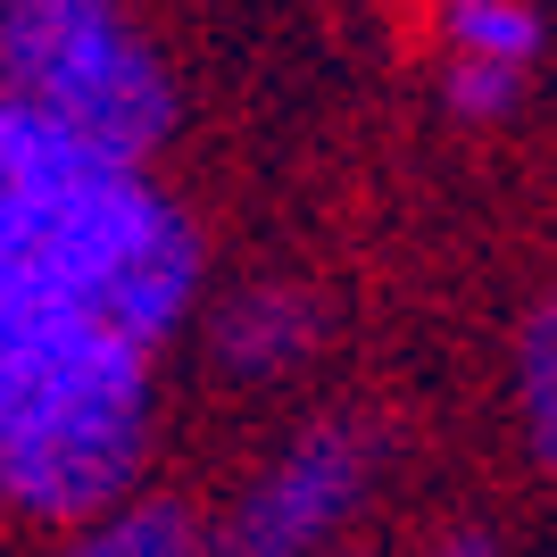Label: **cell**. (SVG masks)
<instances>
[{
  "label": "cell",
  "instance_id": "1",
  "mask_svg": "<svg viewBox=\"0 0 557 557\" xmlns=\"http://www.w3.org/2000/svg\"><path fill=\"white\" fill-rule=\"evenodd\" d=\"M200 292V233L125 159L42 109H0V308H75L125 342H166Z\"/></svg>",
  "mask_w": 557,
  "mask_h": 557
},
{
  "label": "cell",
  "instance_id": "2",
  "mask_svg": "<svg viewBox=\"0 0 557 557\" xmlns=\"http://www.w3.org/2000/svg\"><path fill=\"white\" fill-rule=\"evenodd\" d=\"M150 358L75 308H0V483L25 516H109L141 466Z\"/></svg>",
  "mask_w": 557,
  "mask_h": 557
},
{
  "label": "cell",
  "instance_id": "3",
  "mask_svg": "<svg viewBox=\"0 0 557 557\" xmlns=\"http://www.w3.org/2000/svg\"><path fill=\"white\" fill-rule=\"evenodd\" d=\"M9 100L42 109L75 141L141 166L175 134V92L116 0H9L0 9Z\"/></svg>",
  "mask_w": 557,
  "mask_h": 557
},
{
  "label": "cell",
  "instance_id": "4",
  "mask_svg": "<svg viewBox=\"0 0 557 557\" xmlns=\"http://www.w3.org/2000/svg\"><path fill=\"white\" fill-rule=\"evenodd\" d=\"M358 491H367V442L342 424H317L250 483L209 557H325Z\"/></svg>",
  "mask_w": 557,
  "mask_h": 557
},
{
  "label": "cell",
  "instance_id": "5",
  "mask_svg": "<svg viewBox=\"0 0 557 557\" xmlns=\"http://www.w3.org/2000/svg\"><path fill=\"white\" fill-rule=\"evenodd\" d=\"M308 349H317V300L308 292L267 283V292H250V300H233L216 317V358L233 374H283V367H300Z\"/></svg>",
  "mask_w": 557,
  "mask_h": 557
},
{
  "label": "cell",
  "instance_id": "6",
  "mask_svg": "<svg viewBox=\"0 0 557 557\" xmlns=\"http://www.w3.org/2000/svg\"><path fill=\"white\" fill-rule=\"evenodd\" d=\"M59 557H209V549H200V524L175 499H134V508H109Z\"/></svg>",
  "mask_w": 557,
  "mask_h": 557
},
{
  "label": "cell",
  "instance_id": "7",
  "mask_svg": "<svg viewBox=\"0 0 557 557\" xmlns=\"http://www.w3.org/2000/svg\"><path fill=\"white\" fill-rule=\"evenodd\" d=\"M516 408H524L541 466H557V300H541L516 333Z\"/></svg>",
  "mask_w": 557,
  "mask_h": 557
},
{
  "label": "cell",
  "instance_id": "8",
  "mask_svg": "<svg viewBox=\"0 0 557 557\" xmlns=\"http://www.w3.org/2000/svg\"><path fill=\"white\" fill-rule=\"evenodd\" d=\"M442 25L458 59H491V67H524L541 50V17L524 0H442Z\"/></svg>",
  "mask_w": 557,
  "mask_h": 557
},
{
  "label": "cell",
  "instance_id": "9",
  "mask_svg": "<svg viewBox=\"0 0 557 557\" xmlns=\"http://www.w3.org/2000/svg\"><path fill=\"white\" fill-rule=\"evenodd\" d=\"M516 92H524V67H491V59L449 67V109H466V116H508Z\"/></svg>",
  "mask_w": 557,
  "mask_h": 557
},
{
  "label": "cell",
  "instance_id": "10",
  "mask_svg": "<svg viewBox=\"0 0 557 557\" xmlns=\"http://www.w3.org/2000/svg\"><path fill=\"white\" fill-rule=\"evenodd\" d=\"M433 557H491V549H483V533H458V541H442Z\"/></svg>",
  "mask_w": 557,
  "mask_h": 557
}]
</instances>
